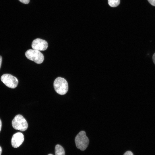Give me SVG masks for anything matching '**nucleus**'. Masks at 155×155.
<instances>
[{
  "mask_svg": "<svg viewBox=\"0 0 155 155\" xmlns=\"http://www.w3.org/2000/svg\"><path fill=\"white\" fill-rule=\"evenodd\" d=\"M53 86L55 91L60 95H64L67 92L68 85L66 80L64 78L58 77L55 80Z\"/></svg>",
  "mask_w": 155,
  "mask_h": 155,
  "instance_id": "f257e3e1",
  "label": "nucleus"
},
{
  "mask_svg": "<svg viewBox=\"0 0 155 155\" xmlns=\"http://www.w3.org/2000/svg\"><path fill=\"white\" fill-rule=\"evenodd\" d=\"M75 142L77 148L82 151H84L88 147L89 140L84 131H80L75 138Z\"/></svg>",
  "mask_w": 155,
  "mask_h": 155,
  "instance_id": "f03ea898",
  "label": "nucleus"
},
{
  "mask_svg": "<svg viewBox=\"0 0 155 155\" xmlns=\"http://www.w3.org/2000/svg\"><path fill=\"white\" fill-rule=\"evenodd\" d=\"M12 125L15 129L22 131H26L28 127L26 120L20 115H18L14 117L12 121Z\"/></svg>",
  "mask_w": 155,
  "mask_h": 155,
  "instance_id": "7ed1b4c3",
  "label": "nucleus"
},
{
  "mask_svg": "<svg viewBox=\"0 0 155 155\" xmlns=\"http://www.w3.org/2000/svg\"><path fill=\"white\" fill-rule=\"evenodd\" d=\"M25 55L29 59L37 64L41 63L44 60L43 54L39 51L35 49H29L26 51Z\"/></svg>",
  "mask_w": 155,
  "mask_h": 155,
  "instance_id": "20e7f679",
  "label": "nucleus"
},
{
  "mask_svg": "<svg viewBox=\"0 0 155 155\" xmlns=\"http://www.w3.org/2000/svg\"><path fill=\"white\" fill-rule=\"evenodd\" d=\"M1 81L7 87L14 88L17 86L18 81L16 78L11 74H5L1 78Z\"/></svg>",
  "mask_w": 155,
  "mask_h": 155,
  "instance_id": "39448f33",
  "label": "nucleus"
},
{
  "mask_svg": "<svg viewBox=\"0 0 155 155\" xmlns=\"http://www.w3.org/2000/svg\"><path fill=\"white\" fill-rule=\"evenodd\" d=\"M48 46L47 42L46 40L40 38L34 39L32 44L33 49L39 51H45L47 49Z\"/></svg>",
  "mask_w": 155,
  "mask_h": 155,
  "instance_id": "423d86ee",
  "label": "nucleus"
},
{
  "mask_svg": "<svg viewBox=\"0 0 155 155\" xmlns=\"http://www.w3.org/2000/svg\"><path fill=\"white\" fill-rule=\"evenodd\" d=\"M24 135L21 132H17L13 134L11 140L12 146L14 148L20 146L24 141Z\"/></svg>",
  "mask_w": 155,
  "mask_h": 155,
  "instance_id": "0eeeda50",
  "label": "nucleus"
},
{
  "mask_svg": "<svg viewBox=\"0 0 155 155\" xmlns=\"http://www.w3.org/2000/svg\"><path fill=\"white\" fill-rule=\"evenodd\" d=\"M55 155H65L63 148L59 144L57 145L55 148Z\"/></svg>",
  "mask_w": 155,
  "mask_h": 155,
  "instance_id": "6e6552de",
  "label": "nucleus"
},
{
  "mask_svg": "<svg viewBox=\"0 0 155 155\" xmlns=\"http://www.w3.org/2000/svg\"><path fill=\"white\" fill-rule=\"evenodd\" d=\"M109 5L111 7H115L118 6L120 3V0H108Z\"/></svg>",
  "mask_w": 155,
  "mask_h": 155,
  "instance_id": "1a4fd4ad",
  "label": "nucleus"
},
{
  "mask_svg": "<svg viewBox=\"0 0 155 155\" xmlns=\"http://www.w3.org/2000/svg\"><path fill=\"white\" fill-rule=\"evenodd\" d=\"M20 2L22 3L25 4H27L30 1V0H19Z\"/></svg>",
  "mask_w": 155,
  "mask_h": 155,
  "instance_id": "9d476101",
  "label": "nucleus"
},
{
  "mask_svg": "<svg viewBox=\"0 0 155 155\" xmlns=\"http://www.w3.org/2000/svg\"><path fill=\"white\" fill-rule=\"evenodd\" d=\"M149 2L152 5L155 6V0H148Z\"/></svg>",
  "mask_w": 155,
  "mask_h": 155,
  "instance_id": "9b49d317",
  "label": "nucleus"
},
{
  "mask_svg": "<svg viewBox=\"0 0 155 155\" xmlns=\"http://www.w3.org/2000/svg\"><path fill=\"white\" fill-rule=\"evenodd\" d=\"M123 155H133L132 152L130 151H127Z\"/></svg>",
  "mask_w": 155,
  "mask_h": 155,
  "instance_id": "f8f14e48",
  "label": "nucleus"
},
{
  "mask_svg": "<svg viewBox=\"0 0 155 155\" xmlns=\"http://www.w3.org/2000/svg\"><path fill=\"white\" fill-rule=\"evenodd\" d=\"M152 59L153 62L155 65V53L154 54L153 56Z\"/></svg>",
  "mask_w": 155,
  "mask_h": 155,
  "instance_id": "ddd939ff",
  "label": "nucleus"
},
{
  "mask_svg": "<svg viewBox=\"0 0 155 155\" xmlns=\"http://www.w3.org/2000/svg\"><path fill=\"white\" fill-rule=\"evenodd\" d=\"M2 61V57L0 55V69L1 68Z\"/></svg>",
  "mask_w": 155,
  "mask_h": 155,
  "instance_id": "4468645a",
  "label": "nucleus"
},
{
  "mask_svg": "<svg viewBox=\"0 0 155 155\" xmlns=\"http://www.w3.org/2000/svg\"><path fill=\"white\" fill-rule=\"evenodd\" d=\"M1 126H2V123H1V119H0V131L1 130Z\"/></svg>",
  "mask_w": 155,
  "mask_h": 155,
  "instance_id": "2eb2a0df",
  "label": "nucleus"
},
{
  "mask_svg": "<svg viewBox=\"0 0 155 155\" xmlns=\"http://www.w3.org/2000/svg\"><path fill=\"white\" fill-rule=\"evenodd\" d=\"M2 152V148L1 146H0V155H1Z\"/></svg>",
  "mask_w": 155,
  "mask_h": 155,
  "instance_id": "dca6fc26",
  "label": "nucleus"
},
{
  "mask_svg": "<svg viewBox=\"0 0 155 155\" xmlns=\"http://www.w3.org/2000/svg\"><path fill=\"white\" fill-rule=\"evenodd\" d=\"M48 155H53V154H48Z\"/></svg>",
  "mask_w": 155,
  "mask_h": 155,
  "instance_id": "f3484780",
  "label": "nucleus"
}]
</instances>
